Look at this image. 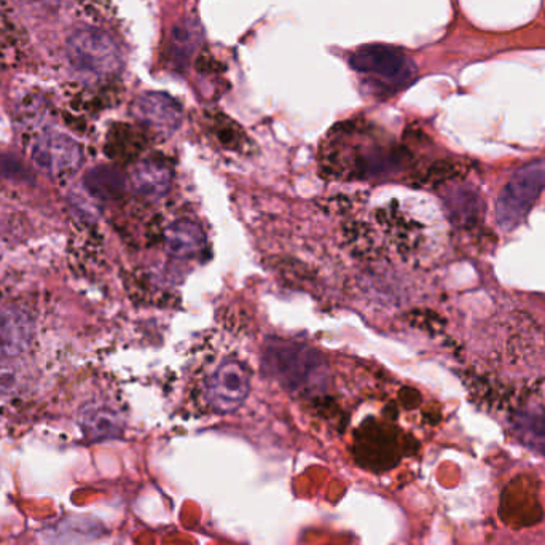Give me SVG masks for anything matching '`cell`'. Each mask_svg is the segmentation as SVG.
Segmentation results:
<instances>
[{
  "label": "cell",
  "mask_w": 545,
  "mask_h": 545,
  "mask_svg": "<svg viewBox=\"0 0 545 545\" xmlns=\"http://www.w3.org/2000/svg\"><path fill=\"white\" fill-rule=\"evenodd\" d=\"M138 115L157 130L173 133L181 123V110L165 96H146L138 104Z\"/></svg>",
  "instance_id": "cell-10"
},
{
  "label": "cell",
  "mask_w": 545,
  "mask_h": 545,
  "mask_svg": "<svg viewBox=\"0 0 545 545\" xmlns=\"http://www.w3.org/2000/svg\"><path fill=\"white\" fill-rule=\"evenodd\" d=\"M353 67L362 74L377 77L388 87H402L413 77L407 56L393 48H364L353 58Z\"/></svg>",
  "instance_id": "cell-5"
},
{
  "label": "cell",
  "mask_w": 545,
  "mask_h": 545,
  "mask_svg": "<svg viewBox=\"0 0 545 545\" xmlns=\"http://www.w3.org/2000/svg\"><path fill=\"white\" fill-rule=\"evenodd\" d=\"M37 165L55 177H69L82 166V149L74 139L61 133L40 136L34 146Z\"/></svg>",
  "instance_id": "cell-6"
},
{
  "label": "cell",
  "mask_w": 545,
  "mask_h": 545,
  "mask_svg": "<svg viewBox=\"0 0 545 545\" xmlns=\"http://www.w3.org/2000/svg\"><path fill=\"white\" fill-rule=\"evenodd\" d=\"M32 338V322L20 310H0V359L23 353Z\"/></svg>",
  "instance_id": "cell-7"
},
{
  "label": "cell",
  "mask_w": 545,
  "mask_h": 545,
  "mask_svg": "<svg viewBox=\"0 0 545 545\" xmlns=\"http://www.w3.org/2000/svg\"><path fill=\"white\" fill-rule=\"evenodd\" d=\"M16 372L12 365L0 364V393L10 391L15 386Z\"/></svg>",
  "instance_id": "cell-14"
},
{
  "label": "cell",
  "mask_w": 545,
  "mask_h": 545,
  "mask_svg": "<svg viewBox=\"0 0 545 545\" xmlns=\"http://www.w3.org/2000/svg\"><path fill=\"white\" fill-rule=\"evenodd\" d=\"M324 357L300 343L273 338L263 351V365L270 377L289 391H303L318 385L324 377Z\"/></svg>",
  "instance_id": "cell-2"
},
{
  "label": "cell",
  "mask_w": 545,
  "mask_h": 545,
  "mask_svg": "<svg viewBox=\"0 0 545 545\" xmlns=\"http://www.w3.org/2000/svg\"><path fill=\"white\" fill-rule=\"evenodd\" d=\"M204 233L200 225L190 220L174 222L166 232V248L169 254L179 259H189L200 254L204 248Z\"/></svg>",
  "instance_id": "cell-9"
},
{
  "label": "cell",
  "mask_w": 545,
  "mask_h": 545,
  "mask_svg": "<svg viewBox=\"0 0 545 545\" xmlns=\"http://www.w3.org/2000/svg\"><path fill=\"white\" fill-rule=\"evenodd\" d=\"M133 189L147 198H160L168 193L171 187V169L158 161L144 160L134 166L131 171Z\"/></svg>",
  "instance_id": "cell-8"
},
{
  "label": "cell",
  "mask_w": 545,
  "mask_h": 545,
  "mask_svg": "<svg viewBox=\"0 0 545 545\" xmlns=\"http://www.w3.org/2000/svg\"><path fill=\"white\" fill-rule=\"evenodd\" d=\"M66 50L72 69L88 83L114 82L125 71L130 53L122 24L109 7L75 29Z\"/></svg>",
  "instance_id": "cell-1"
},
{
  "label": "cell",
  "mask_w": 545,
  "mask_h": 545,
  "mask_svg": "<svg viewBox=\"0 0 545 545\" xmlns=\"http://www.w3.org/2000/svg\"><path fill=\"white\" fill-rule=\"evenodd\" d=\"M82 428L90 439H114L122 432V421L110 408L91 407L83 412Z\"/></svg>",
  "instance_id": "cell-11"
},
{
  "label": "cell",
  "mask_w": 545,
  "mask_h": 545,
  "mask_svg": "<svg viewBox=\"0 0 545 545\" xmlns=\"http://www.w3.org/2000/svg\"><path fill=\"white\" fill-rule=\"evenodd\" d=\"M251 377L243 364L225 361L212 373L206 388V397L212 410L217 413H232L248 399Z\"/></svg>",
  "instance_id": "cell-4"
},
{
  "label": "cell",
  "mask_w": 545,
  "mask_h": 545,
  "mask_svg": "<svg viewBox=\"0 0 545 545\" xmlns=\"http://www.w3.org/2000/svg\"><path fill=\"white\" fill-rule=\"evenodd\" d=\"M87 189L90 190L95 197L117 198L122 195L125 189V177L117 169L102 166V168L93 169L90 174H87Z\"/></svg>",
  "instance_id": "cell-12"
},
{
  "label": "cell",
  "mask_w": 545,
  "mask_h": 545,
  "mask_svg": "<svg viewBox=\"0 0 545 545\" xmlns=\"http://www.w3.org/2000/svg\"><path fill=\"white\" fill-rule=\"evenodd\" d=\"M545 187V163H533L515 171L496 200V220L506 232L528 216Z\"/></svg>",
  "instance_id": "cell-3"
},
{
  "label": "cell",
  "mask_w": 545,
  "mask_h": 545,
  "mask_svg": "<svg viewBox=\"0 0 545 545\" xmlns=\"http://www.w3.org/2000/svg\"><path fill=\"white\" fill-rule=\"evenodd\" d=\"M514 428L528 447L545 455V413L520 412L515 416Z\"/></svg>",
  "instance_id": "cell-13"
}]
</instances>
